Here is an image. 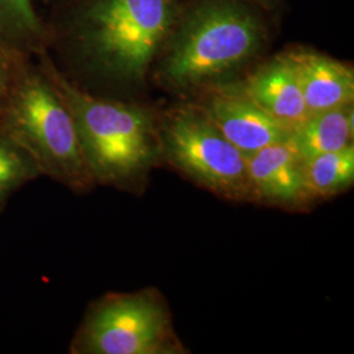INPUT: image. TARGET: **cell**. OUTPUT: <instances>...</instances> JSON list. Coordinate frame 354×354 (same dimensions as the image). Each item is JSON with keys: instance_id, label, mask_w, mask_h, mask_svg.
<instances>
[{"instance_id": "cell-1", "label": "cell", "mask_w": 354, "mask_h": 354, "mask_svg": "<svg viewBox=\"0 0 354 354\" xmlns=\"http://www.w3.org/2000/svg\"><path fill=\"white\" fill-rule=\"evenodd\" d=\"M178 13V0H59L44 16L45 53L57 54L91 80L138 86Z\"/></svg>"}, {"instance_id": "cell-2", "label": "cell", "mask_w": 354, "mask_h": 354, "mask_svg": "<svg viewBox=\"0 0 354 354\" xmlns=\"http://www.w3.org/2000/svg\"><path fill=\"white\" fill-rule=\"evenodd\" d=\"M266 26L244 0H197L184 11L156 58L158 83L180 93L226 83L260 54Z\"/></svg>"}, {"instance_id": "cell-3", "label": "cell", "mask_w": 354, "mask_h": 354, "mask_svg": "<svg viewBox=\"0 0 354 354\" xmlns=\"http://www.w3.org/2000/svg\"><path fill=\"white\" fill-rule=\"evenodd\" d=\"M36 59L73 115L93 181L140 190L152 168L162 162L159 118L146 106L91 93L66 75L46 53Z\"/></svg>"}, {"instance_id": "cell-4", "label": "cell", "mask_w": 354, "mask_h": 354, "mask_svg": "<svg viewBox=\"0 0 354 354\" xmlns=\"http://www.w3.org/2000/svg\"><path fill=\"white\" fill-rule=\"evenodd\" d=\"M0 131L26 152L39 174L74 192H86L95 183L73 115L36 58L24 61L17 73Z\"/></svg>"}, {"instance_id": "cell-5", "label": "cell", "mask_w": 354, "mask_h": 354, "mask_svg": "<svg viewBox=\"0 0 354 354\" xmlns=\"http://www.w3.org/2000/svg\"><path fill=\"white\" fill-rule=\"evenodd\" d=\"M160 158L203 189L235 203H253L247 159L197 104L159 118Z\"/></svg>"}, {"instance_id": "cell-6", "label": "cell", "mask_w": 354, "mask_h": 354, "mask_svg": "<svg viewBox=\"0 0 354 354\" xmlns=\"http://www.w3.org/2000/svg\"><path fill=\"white\" fill-rule=\"evenodd\" d=\"M172 315L156 289L108 294L93 304L76 333L77 354H184Z\"/></svg>"}, {"instance_id": "cell-7", "label": "cell", "mask_w": 354, "mask_h": 354, "mask_svg": "<svg viewBox=\"0 0 354 354\" xmlns=\"http://www.w3.org/2000/svg\"><path fill=\"white\" fill-rule=\"evenodd\" d=\"M201 92L203 99L197 105L245 156L289 140L290 129L248 99L239 84L221 83Z\"/></svg>"}, {"instance_id": "cell-8", "label": "cell", "mask_w": 354, "mask_h": 354, "mask_svg": "<svg viewBox=\"0 0 354 354\" xmlns=\"http://www.w3.org/2000/svg\"><path fill=\"white\" fill-rule=\"evenodd\" d=\"M253 203L282 209H306L311 201L304 187L302 159L288 142L245 156Z\"/></svg>"}, {"instance_id": "cell-9", "label": "cell", "mask_w": 354, "mask_h": 354, "mask_svg": "<svg viewBox=\"0 0 354 354\" xmlns=\"http://www.w3.org/2000/svg\"><path fill=\"white\" fill-rule=\"evenodd\" d=\"M282 54L290 64L310 114L353 104L351 66L307 48H294Z\"/></svg>"}, {"instance_id": "cell-10", "label": "cell", "mask_w": 354, "mask_h": 354, "mask_svg": "<svg viewBox=\"0 0 354 354\" xmlns=\"http://www.w3.org/2000/svg\"><path fill=\"white\" fill-rule=\"evenodd\" d=\"M239 87L248 99L290 130L310 115L298 82L283 54L257 67Z\"/></svg>"}, {"instance_id": "cell-11", "label": "cell", "mask_w": 354, "mask_h": 354, "mask_svg": "<svg viewBox=\"0 0 354 354\" xmlns=\"http://www.w3.org/2000/svg\"><path fill=\"white\" fill-rule=\"evenodd\" d=\"M353 104L317 113L292 127L288 143L302 160L353 145Z\"/></svg>"}, {"instance_id": "cell-12", "label": "cell", "mask_w": 354, "mask_h": 354, "mask_svg": "<svg viewBox=\"0 0 354 354\" xmlns=\"http://www.w3.org/2000/svg\"><path fill=\"white\" fill-rule=\"evenodd\" d=\"M48 35L36 0H0V46L21 58L46 51Z\"/></svg>"}, {"instance_id": "cell-13", "label": "cell", "mask_w": 354, "mask_h": 354, "mask_svg": "<svg viewBox=\"0 0 354 354\" xmlns=\"http://www.w3.org/2000/svg\"><path fill=\"white\" fill-rule=\"evenodd\" d=\"M304 187L311 203L349 189L354 181V146L302 160Z\"/></svg>"}, {"instance_id": "cell-14", "label": "cell", "mask_w": 354, "mask_h": 354, "mask_svg": "<svg viewBox=\"0 0 354 354\" xmlns=\"http://www.w3.org/2000/svg\"><path fill=\"white\" fill-rule=\"evenodd\" d=\"M26 59L28 58H21L0 46V118L4 112L17 73Z\"/></svg>"}, {"instance_id": "cell-15", "label": "cell", "mask_w": 354, "mask_h": 354, "mask_svg": "<svg viewBox=\"0 0 354 354\" xmlns=\"http://www.w3.org/2000/svg\"><path fill=\"white\" fill-rule=\"evenodd\" d=\"M39 175L32 160H26L19 165H10L0 169V203L21 184Z\"/></svg>"}, {"instance_id": "cell-16", "label": "cell", "mask_w": 354, "mask_h": 354, "mask_svg": "<svg viewBox=\"0 0 354 354\" xmlns=\"http://www.w3.org/2000/svg\"><path fill=\"white\" fill-rule=\"evenodd\" d=\"M26 160H30V158L11 138L0 131V169Z\"/></svg>"}, {"instance_id": "cell-17", "label": "cell", "mask_w": 354, "mask_h": 354, "mask_svg": "<svg viewBox=\"0 0 354 354\" xmlns=\"http://www.w3.org/2000/svg\"><path fill=\"white\" fill-rule=\"evenodd\" d=\"M250 4L254 6L259 10L268 11V12H277L283 4V0H244Z\"/></svg>"}, {"instance_id": "cell-18", "label": "cell", "mask_w": 354, "mask_h": 354, "mask_svg": "<svg viewBox=\"0 0 354 354\" xmlns=\"http://www.w3.org/2000/svg\"><path fill=\"white\" fill-rule=\"evenodd\" d=\"M39 1H42L44 4H46L48 7H50L51 4H54V3H57V1H59V0H39Z\"/></svg>"}]
</instances>
